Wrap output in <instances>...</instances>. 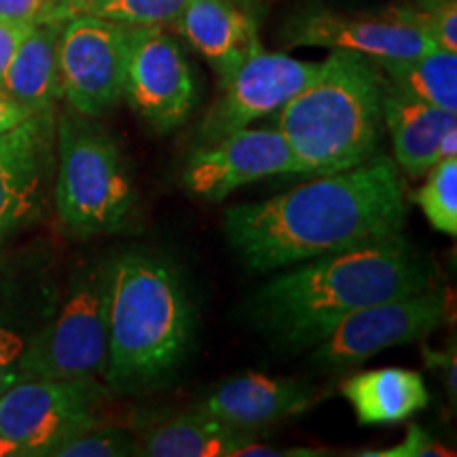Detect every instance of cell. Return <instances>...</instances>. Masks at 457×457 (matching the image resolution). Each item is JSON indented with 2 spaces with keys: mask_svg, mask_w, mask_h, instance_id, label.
I'll return each mask as SVG.
<instances>
[{
  "mask_svg": "<svg viewBox=\"0 0 457 457\" xmlns=\"http://www.w3.org/2000/svg\"><path fill=\"white\" fill-rule=\"evenodd\" d=\"M171 26L210 62L220 83L262 47L250 0H191Z\"/></svg>",
  "mask_w": 457,
  "mask_h": 457,
  "instance_id": "cell-16",
  "label": "cell"
},
{
  "mask_svg": "<svg viewBox=\"0 0 457 457\" xmlns=\"http://www.w3.org/2000/svg\"><path fill=\"white\" fill-rule=\"evenodd\" d=\"M447 290L432 288L362 307L341 320L316 343L312 364L320 369L356 367L375 353L424 339L449 316Z\"/></svg>",
  "mask_w": 457,
  "mask_h": 457,
  "instance_id": "cell-9",
  "label": "cell"
},
{
  "mask_svg": "<svg viewBox=\"0 0 457 457\" xmlns=\"http://www.w3.org/2000/svg\"><path fill=\"white\" fill-rule=\"evenodd\" d=\"M123 96L153 129L180 128L197 100L185 51L163 26H134Z\"/></svg>",
  "mask_w": 457,
  "mask_h": 457,
  "instance_id": "cell-12",
  "label": "cell"
},
{
  "mask_svg": "<svg viewBox=\"0 0 457 457\" xmlns=\"http://www.w3.org/2000/svg\"><path fill=\"white\" fill-rule=\"evenodd\" d=\"M72 13L62 0H0V20L43 24L54 20H71Z\"/></svg>",
  "mask_w": 457,
  "mask_h": 457,
  "instance_id": "cell-27",
  "label": "cell"
},
{
  "mask_svg": "<svg viewBox=\"0 0 457 457\" xmlns=\"http://www.w3.org/2000/svg\"><path fill=\"white\" fill-rule=\"evenodd\" d=\"M457 157V125H451V128L445 131L441 142H438V153L436 159L443 162V159Z\"/></svg>",
  "mask_w": 457,
  "mask_h": 457,
  "instance_id": "cell-33",
  "label": "cell"
},
{
  "mask_svg": "<svg viewBox=\"0 0 457 457\" xmlns=\"http://www.w3.org/2000/svg\"><path fill=\"white\" fill-rule=\"evenodd\" d=\"M21 455V449L15 443H11L9 438L0 436V457H17Z\"/></svg>",
  "mask_w": 457,
  "mask_h": 457,
  "instance_id": "cell-35",
  "label": "cell"
},
{
  "mask_svg": "<svg viewBox=\"0 0 457 457\" xmlns=\"http://www.w3.org/2000/svg\"><path fill=\"white\" fill-rule=\"evenodd\" d=\"M62 288L41 254L0 250V394L17 384L20 362L60 301Z\"/></svg>",
  "mask_w": 457,
  "mask_h": 457,
  "instance_id": "cell-15",
  "label": "cell"
},
{
  "mask_svg": "<svg viewBox=\"0 0 457 457\" xmlns=\"http://www.w3.org/2000/svg\"><path fill=\"white\" fill-rule=\"evenodd\" d=\"M320 400L316 387L286 377L245 373L216 387L197 411L239 428L276 424L305 413Z\"/></svg>",
  "mask_w": 457,
  "mask_h": 457,
  "instance_id": "cell-17",
  "label": "cell"
},
{
  "mask_svg": "<svg viewBox=\"0 0 457 457\" xmlns=\"http://www.w3.org/2000/svg\"><path fill=\"white\" fill-rule=\"evenodd\" d=\"M32 114L37 112H32L30 108H26L24 104H20V102L11 98V96L0 91V134L15 129L17 125L28 121Z\"/></svg>",
  "mask_w": 457,
  "mask_h": 457,
  "instance_id": "cell-31",
  "label": "cell"
},
{
  "mask_svg": "<svg viewBox=\"0 0 457 457\" xmlns=\"http://www.w3.org/2000/svg\"><path fill=\"white\" fill-rule=\"evenodd\" d=\"M424 360L430 369H438L443 373L445 387H447L449 396L455 400L457 394V360H455V350H445V352H434V350H424Z\"/></svg>",
  "mask_w": 457,
  "mask_h": 457,
  "instance_id": "cell-30",
  "label": "cell"
},
{
  "mask_svg": "<svg viewBox=\"0 0 457 457\" xmlns=\"http://www.w3.org/2000/svg\"><path fill=\"white\" fill-rule=\"evenodd\" d=\"M248 303V318L278 345L313 347L343 318L434 286V262L403 233L286 267Z\"/></svg>",
  "mask_w": 457,
  "mask_h": 457,
  "instance_id": "cell-2",
  "label": "cell"
},
{
  "mask_svg": "<svg viewBox=\"0 0 457 457\" xmlns=\"http://www.w3.org/2000/svg\"><path fill=\"white\" fill-rule=\"evenodd\" d=\"M134 26L96 13L66 20L60 38L62 98L83 117L98 119L123 98Z\"/></svg>",
  "mask_w": 457,
  "mask_h": 457,
  "instance_id": "cell-8",
  "label": "cell"
},
{
  "mask_svg": "<svg viewBox=\"0 0 457 457\" xmlns=\"http://www.w3.org/2000/svg\"><path fill=\"white\" fill-rule=\"evenodd\" d=\"M138 455V438L123 428L98 424L49 451L47 457H128Z\"/></svg>",
  "mask_w": 457,
  "mask_h": 457,
  "instance_id": "cell-24",
  "label": "cell"
},
{
  "mask_svg": "<svg viewBox=\"0 0 457 457\" xmlns=\"http://www.w3.org/2000/svg\"><path fill=\"white\" fill-rule=\"evenodd\" d=\"M341 394L362 426L398 424L430 404L421 373L411 369H377L350 377Z\"/></svg>",
  "mask_w": 457,
  "mask_h": 457,
  "instance_id": "cell-20",
  "label": "cell"
},
{
  "mask_svg": "<svg viewBox=\"0 0 457 457\" xmlns=\"http://www.w3.org/2000/svg\"><path fill=\"white\" fill-rule=\"evenodd\" d=\"M34 24H26V21H11L0 20V83H3L4 72L13 60L17 47L28 37Z\"/></svg>",
  "mask_w": 457,
  "mask_h": 457,
  "instance_id": "cell-29",
  "label": "cell"
},
{
  "mask_svg": "<svg viewBox=\"0 0 457 457\" xmlns=\"http://www.w3.org/2000/svg\"><path fill=\"white\" fill-rule=\"evenodd\" d=\"M108 356L102 381L114 392L162 384L193 339V303L179 270L148 253L108 261Z\"/></svg>",
  "mask_w": 457,
  "mask_h": 457,
  "instance_id": "cell-3",
  "label": "cell"
},
{
  "mask_svg": "<svg viewBox=\"0 0 457 457\" xmlns=\"http://www.w3.org/2000/svg\"><path fill=\"white\" fill-rule=\"evenodd\" d=\"M457 112L426 104L387 87L384 94V128L392 138L394 163L411 179H421L438 163V142Z\"/></svg>",
  "mask_w": 457,
  "mask_h": 457,
  "instance_id": "cell-18",
  "label": "cell"
},
{
  "mask_svg": "<svg viewBox=\"0 0 457 457\" xmlns=\"http://www.w3.org/2000/svg\"><path fill=\"white\" fill-rule=\"evenodd\" d=\"M415 204L420 205L428 222L445 233L457 236V157L438 162L428 171L426 185L415 193Z\"/></svg>",
  "mask_w": 457,
  "mask_h": 457,
  "instance_id": "cell-23",
  "label": "cell"
},
{
  "mask_svg": "<svg viewBox=\"0 0 457 457\" xmlns=\"http://www.w3.org/2000/svg\"><path fill=\"white\" fill-rule=\"evenodd\" d=\"M362 457H447L451 451L436 443L421 426H409L404 441L398 443L396 447L384 451H362L358 453Z\"/></svg>",
  "mask_w": 457,
  "mask_h": 457,
  "instance_id": "cell-28",
  "label": "cell"
},
{
  "mask_svg": "<svg viewBox=\"0 0 457 457\" xmlns=\"http://www.w3.org/2000/svg\"><path fill=\"white\" fill-rule=\"evenodd\" d=\"M286 38L293 47L352 51L373 62L411 60L436 49L417 24L413 4L392 7L375 15L307 9L288 21Z\"/></svg>",
  "mask_w": 457,
  "mask_h": 457,
  "instance_id": "cell-11",
  "label": "cell"
},
{
  "mask_svg": "<svg viewBox=\"0 0 457 457\" xmlns=\"http://www.w3.org/2000/svg\"><path fill=\"white\" fill-rule=\"evenodd\" d=\"M62 3L66 4V9L71 11L72 15H77V13H87V11L94 7L96 3H100V0H62Z\"/></svg>",
  "mask_w": 457,
  "mask_h": 457,
  "instance_id": "cell-34",
  "label": "cell"
},
{
  "mask_svg": "<svg viewBox=\"0 0 457 457\" xmlns=\"http://www.w3.org/2000/svg\"><path fill=\"white\" fill-rule=\"evenodd\" d=\"M320 66L322 62H303L262 47L253 51L236 74L222 83L220 98L204 117L199 129L204 145L278 112L316 77Z\"/></svg>",
  "mask_w": 457,
  "mask_h": 457,
  "instance_id": "cell-14",
  "label": "cell"
},
{
  "mask_svg": "<svg viewBox=\"0 0 457 457\" xmlns=\"http://www.w3.org/2000/svg\"><path fill=\"white\" fill-rule=\"evenodd\" d=\"M239 455L244 457H316L322 455V451L316 449H303V447H293V449H279V447H267V445H248V447L239 449Z\"/></svg>",
  "mask_w": 457,
  "mask_h": 457,
  "instance_id": "cell-32",
  "label": "cell"
},
{
  "mask_svg": "<svg viewBox=\"0 0 457 457\" xmlns=\"http://www.w3.org/2000/svg\"><path fill=\"white\" fill-rule=\"evenodd\" d=\"M54 204L62 225L79 237L128 227L138 202L121 148L104 125L66 111L55 117Z\"/></svg>",
  "mask_w": 457,
  "mask_h": 457,
  "instance_id": "cell-5",
  "label": "cell"
},
{
  "mask_svg": "<svg viewBox=\"0 0 457 457\" xmlns=\"http://www.w3.org/2000/svg\"><path fill=\"white\" fill-rule=\"evenodd\" d=\"M387 87L443 111L457 112V54L432 49L411 60L377 62Z\"/></svg>",
  "mask_w": 457,
  "mask_h": 457,
  "instance_id": "cell-22",
  "label": "cell"
},
{
  "mask_svg": "<svg viewBox=\"0 0 457 457\" xmlns=\"http://www.w3.org/2000/svg\"><path fill=\"white\" fill-rule=\"evenodd\" d=\"M386 77L377 62L330 51L316 77L276 114L301 176L350 170L379 153Z\"/></svg>",
  "mask_w": 457,
  "mask_h": 457,
  "instance_id": "cell-4",
  "label": "cell"
},
{
  "mask_svg": "<svg viewBox=\"0 0 457 457\" xmlns=\"http://www.w3.org/2000/svg\"><path fill=\"white\" fill-rule=\"evenodd\" d=\"M288 174L301 176V168L279 129L244 128L193 151L180 179L191 195L222 202L245 185Z\"/></svg>",
  "mask_w": 457,
  "mask_h": 457,
  "instance_id": "cell-13",
  "label": "cell"
},
{
  "mask_svg": "<svg viewBox=\"0 0 457 457\" xmlns=\"http://www.w3.org/2000/svg\"><path fill=\"white\" fill-rule=\"evenodd\" d=\"M404 220L407 195L398 165L377 153L278 197L231 205L222 231L248 270L267 273L396 236Z\"/></svg>",
  "mask_w": 457,
  "mask_h": 457,
  "instance_id": "cell-1",
  "label": "cell"
},
{
  "mask_svg": "<svg viewBox=\"0 0 457 457\" xmlns=\"http://www.w3.org/2000/svg\"><path fill=\"white\" fill-rule=\"evenodd\" d=\"M64 24L66 20L34 24L0 83L3 94L32 112L55 111V104L62 100L60 38Z\"/></svg>",
  "mask_w": 457,
  "mask_h": 457,
  "instance_id": "cell-19",
  "label": "cell"
},
{
  "mask_svg": "<svg viewBox=\"0 0 457 457\" xmlns=\"http://www.w3.org/2000/svg\"><path fill=\"white\" fill-rule=\"evenodd\" d=\"M191 0H100L87 13L129 26H170Z\"/></svg>",
  "mask_w": 457,
  "mask_h": 457,
  "instance_id": "cell-25",
  "label": "cell"
},
{
  "mask_svg": "<svg viewBox=\"0 0 457 457\" xmlns=\"http://www.w3.org/2000/svg\"><path fill=\"white\" fill-rule=\"evenodd\" d=\"M108 261L79 265L20 362L24 379H102L108 356Z\"/></svg>",
  "mask_w": 457,
  "mask_h": 457,
  "instance_id": "cell-6",
  "label": "cell"
},
{
  "mask_svg": "<svg viewBox=\"0 0 457 457\" xmlns=\"http://www.w3.org/2000/svg\"><path fill=\"white\" fill-rule=\"evenodd\" d=\"M55 111L0 134V250L43 219L54 191Z\"/></svg>",
  "mask_w": 457,
  "mask_h": 457,
  "instance_id": "cell-10",
  "label": "cell"
},
{
  "mask_svg": "<svg viewBox=\"0 0 457 457\" xmlns=\"http://www.w3.org/2000/svg\"><path fill=\"white\" fill-rule=\"evenodd\" d=\"M417 24L438 49L457 54V4L455 0H424L415 4Z\"/></svg>",
  "mask_w": 457,
  "mask_h": 457,
  "instance_id": "cell-26",
  "label": "cell"
},
{
  "mask_svg": "<svg viewBox=\"0 0 457 457\" xmlns=\"http://www.w3.org/2000/svg\"><path fill=\"white\" fill-rule=\"evenodd\" d=\"M256 443V432L216 417L197 413L163 421L138 438V455L146 457H236Z\"/></svg>",
  "mask_w": 457,
  "mask_h": 457,
  "instance_id": "cell-21",
  "label": "cell"
},
{
  "mask_svg": "<svg viewBox=\"0 0 457 457\" xmlns=\"http://www.w3.org/2000/svg\"><path fill=\"white\" fill-rule=\"evenodd\" d=\"M111 387L102 379H24L0 394V436L21 455L47 457L60 443L98 424Z\"/></svg>",
  "mask_w": 457,
  "mask_h": 457,
  "instance_id": "cell-7",
  "label": "cell"
}]
</instances>
